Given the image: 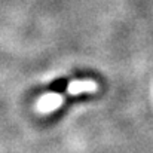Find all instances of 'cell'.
<instances>
[{
  "label": "cell",
  "instance_id": "cell-1",
  "mask_svg": "<svg viewBox=\"0 0 153 153\" xmlns=\"http://www.w3.org/2000/svg\"><path fill=\"white\" fill-rule=\"evenodd\" d=\"M68 88V79L67 77H59V79H55L52 80L51 83L48 85V89L51 92H55V94H62L65 92Z\"/></svg>",
  "mask_w": 153,
  "mask_h": 153
}]
</instances>
